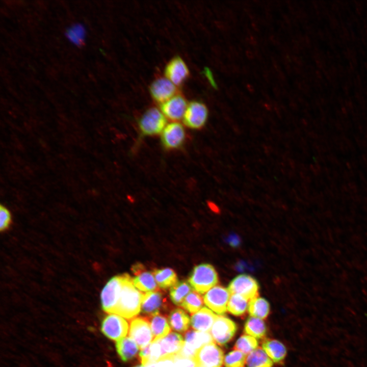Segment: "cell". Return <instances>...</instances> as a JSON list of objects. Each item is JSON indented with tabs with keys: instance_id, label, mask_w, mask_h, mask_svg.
<instances>
[{
	"instance_id": "cell-38",
	"label": "cell",
	"mask_w": 367,
	"mask_h": 367,
	"mask_svg": "<svg viewBox=\"0 0 367 367\" xmlns=\"http://www.w3.org/2000/svg\"><path fill=\"white\" fill-rule=\"evenodd\" d=\"M132 271L133 273L136 275H137L141 273L143 271L146 270L145 267L144 265H143L141 263H137L133 265L132 267Z\"/></svg>"
},
{
	"instance_id": "cell-37",
	"label": "cell",
	"mask_w": 367,
	"mask_h": 367,
	"mask_svg": "<svg viewBox=\"0 0 367 367\" xmlns=\"http://www.w3.org/2000/svg\"><path fill=\"white\" fill-rule=\"evenodd\" d=\"M173 356L163 357L158 361L146 366L147 367H175Z\"/></svg>"
},
{
	"instance_id": "cell-6",
	"label": "cell",
	"mask_w": 367,
	"mask_h": 367,
	"mask_svg": "<svg viewBox=\"0 0 367 367\" xmlns=\"http://www.w3.org/2000/svg\"><path fill=\"white\" fill-rule=\"evenodd\" d=\"M228 289L221 285H215L207 291L204 297L205 304L219 314H224L230 297Z\"/></svg>"
},
{
	"instance_id": "cell-13",
	"label": "cell",
	"mask_w": 367,
	"mask_h": 367,
	"mask_svg": "<svg viewBox=\"0 0 367 367\" xmlns=\"http://www.w3.org/2000/svg\"><path fill=\"white\" fill-rule=\"evenodd\" d=\"M258 284L251 276L242 274L235 277L230 283L228 290L231 294L242 296L248 299L257 296Z\"/></svg>"
},
{
	"instance_id": "cell-36",
	"label": "cell",
	"mask_w": 367,
	"mask_h": 367,
	"mask_svg": "<svg viewBox=\"0 0 367 367\" xmlns=\"http://www.w3.org/2000/svg\"><path fill=\"white\" fill-rule=\"evenodd\" d=\"M11 220L9 211L4 206L0 207V229L1 231L7 229L10 224Z\"/></svg>"
},
{
	"instance_id": "cell-31",
	"label": "cell",
	"mask_w": 367,
	"mask_h": 367,
	"mask_svg": "<svg viewBox=\"0 0 367 367\" xmlns=\"http://www.w3.org/2000/svg\"><path fill=\"white\" fill-rule=\"evenodd\" d=\"M249 299L240 295L231 294L227 309L235 316L243 314L249 307Z\"/></svg>"
},
{
	"instance_id": "cell-1",
	"label": "cell",
	"mask_w": 367,
	"mask_h": 367,
	"mask_svg": "<svg viewBox=\"0 0 367 367\" xmlns=\"http://www.w3.org/2000/svg\"><path fill=\"white\" fill-rule=\"evenodd\" d=\"M143 297V294L134 286L133 278L125 273L120 296L113 313L128 319L134 318L141 310Z\"/></svg>"
},
{
	"instance_id": "cell-26",
	"label": "cell",
	"mask_w": 367,
	"mask_h": 367,
	"mask_svg": "<svg viewBox=\"0 0 367 367\" xmlns=\"http://www.w3.org/2000/svg\"><path fill=\"white\" fill-rule=\"evenodd\" d=\"M193 291L189 282L185 280L178 281L170 289V299L174 304L181 305L187 296Z\"/></svg>"
},
{
	"instance_id": "cell-24",
	"label": "cell",
	"mask_w": 367,
	"mask_h": 367,
	"mask_svg": "<svg viewBox=\"0 0 367 367\" xmlns=\"http://www.w3.org/2000/svg\"><path fill=\"white\" fill-rule=\"evenodd\" d=\"M152 273L158 285L161 289L171 287L178 282L176 273L171 268L154 269Z\"/></svg>"
},
{
	"instance_id": "cell-4",
	"label": "cell",
	"mask_w": 367,
	"mask_h": 367,
	"mask_svg": "<svg viewBox=\"0 0 367 367\" xmlns=\"http://www.w3.org/2000/svg\"><path fill=\"white\" fill-rule=\"evenodd\" d=\"M167 125V120L161 110L151 108L147 110L139 121L142 135L151 136L161 134Z\"/></svg>"
},
{
	"instance_id": "cell-3",
	"label": "cell",
	"mask_w": 367,
	"mask_h": 367,
	"mask_svg": "<svg viewBox=\"0 0 367 367\" xmlns=\"http://www.w3.org/2000/svg\"><path fill=\"white\" fill-rule=\"evenodd\" d=\"M124 274L111 278L102 289L100 300L103 310L114 313L119 301L124 282Z\"/></svg>"
},
{
	"instance_id": "cell-21",
	"label": "cell",
	"mask_w": 367,
	"mask_h": 367,
	"mask_svg": "<svg viewBox=\"0 0 367 367\" xmlns=\"http://www.w3.org/2000/svg\"><path fill=\"white\" fill-rule=\"evenodd\" d=\"M116 350L121 360L124 362L134 358L139 351V346L130 337H125L116 344Z\"/></svg>"
},
{
	"instance_id": "cell-32",
	"label": "cell",
	"mask_w": 367,
	"mask_h": 367,
	"mask_svg": "<svg viewBox=\"0 0 367 367\" xmlns=\"http://www.w3.org/2000/svg\"><path fill=\"white\" fill-rule=\"evenodd\" d=\"M203 300L200 295L193 291L187 296L181 306L191 314H194L202 308Z\"/></svg>"
},
{
	"instance_id": "cell-40",
	"label": "cell",
	"mask_w": 367,
	"mask_h": 367,
	"mask_svg": "<svg viewBox=\"0 0 367 367\" xmlns=\"http://www.w3.org/2000/svg\"><path fill=\"white\" fill-rule=\"evenodd\" d=\"M208 205L209 208L214 212H218L219 209L217 205L213 202H208Z\"/></svg>"
},
{
	"instance_id": "cell-10",
	"label": "cell",
	"mask_w": 367,
	"mask_h": 367,
	"mask_svg": "<svg viewBox=\"0 0 367 367\" xmlns=\"http://www.w3.org/2000/svg\"><path fill=\"white\" fill-rule=\"evenodd\" d=\"M167 299L159 291L148 292L143 294L141 304V312L148 318L167 311L169 307Z\"/></svg>"
},
{
	"instance_id": "cell-16",
	"label": "cell",
	"mask_w": 367,
	"mask_h": 367,
	"mask_svg": "<svg viewBox=\"0 0 367 367\" xmlns=\"http://www.w3.org/2000/svg\"><path fill=\"white\" fill-rule=\"evenodd\" d=\"M165 74L166 77L178 86L188 78L189 70L186 63L181 58L175 57L167 63Z\"/></svg>"
},
{
	"instance_id": "cell-12",
	"label": "cell",
	"mask_w": 367,
	"mask_h": 367,
	"mask_svg": "<svg viewBox=\"0 0 367 367\" xmlns=\"http://www.w3.org/2000/svg\"><path fill=\"white\" fill-rule=\"evenodd\" d=\"M237 325L231 320L223 316H218L211 329L213 340L220 345L229 342L235 334Z\"/></svg>"
},
{
	"instance_id": "cell-27",
	"label": "cell",
	"mask_w": 367,
	"mask_h": 367,
	"mask_svg": "<svg viewBox=\"0 0 367 367\" xmlns=\"http://www.w3.org/2000/svg\"><path fill=\"white\" fill-rule=\"evenodd\" d=\"M246 363L248 367H272L273 362L265 351L257 348L246 357Z\"/></svg>"
},
{
	"instance_id": "cell-34",
	"label": "cell",
	"mask_w": 367,
	"mask_h": 367,
	"mask_svg": "<svg viewBox=\"0 0 367 367\" xmlns=\"http://www.w3.org/2000/svg\"><path fill=\"white\" fill-rule=\"evenodd\" d=\"M246 360V354L237 350L228 353L224 358L225 367H243Z\"/></svg>"
},
{
	"instance_id": "cell-35",
	"label": "cell",
	"mask_w": 367,
	"mask_h": 367,
	"mask_svg": "<svg viewBox=\"0 0 367 367\" xmlns=\"http://www.w3.org/2000/svg\"><path fill=\"white\" fill-rule=\"evenodd\" d=\"M175 367H197L194 358L183 356L177 353L173 356Z\"/></svg>"
},
{
	"instance_id": "cell-33",
	"label": "cell",
	"mask_w": 367,
	"mask_h": 367,
	"mask_svg": "<svg viewBox=\"0 0 367 367\" xmlns=\"http://www.w3.org/2000/svg\"><path fill=\"white\" fill-rule=\"evenodd\" d=\"M257 347L258 342L255 337L243 335L236 342L234 348L246 355L257 349Z\"/></svg>"
},
{
	"instance_id": "cell-30",
	"label": "cell",
	"mask_w": 367,
	"mask_h": 367,
	"mask_svg": "<svg viewBox=\"0 0 367 367\" xmlns=\"http://www.w3.org/2000/svg\"><path fill=\"white\" fill-rule=\"evenodd\" d=\"M86 34L85 28L79 23L73 24L65 32V36L68 40L78 47H81L84 44Z\"/></svg>"
},
{
	"instance_id": "cell-20",
	"label": "cell",
	"mask_w": 367,
	"mask_h": 367,
	"mask_svg": "<svg viewBox=\"0 0 367 367\" xmlns=\"http://www.w3.org/2000/svg\"><path fill=\"white\" fill-rule=\"evenodd\" d=\"M168 321L171 328L180 333L187 331L191 323V320L187 313L180 308H175L171 311L168 316Z\"/></svg>"
},
{
	"instance_id": "cell-5",
	"label": "cell",
	"mask_w": 367,
	"mask_h": 367,
	"mask_svg": "<svg viewBox=\"0 0 367 367\" xmlns=\"http://www.w3.org/2000/svg\"><path fill=\"white\" fill-rule=\"evenodd\" d=\"M128 324L121 316L113 313L107 315L103 319L101 330L108 338L118 341L127 334Z\"/></svg>"
},
{
	"instance_id": "cell-7",
	"label": "cell",
	"mask_w": 367,
	"mask_h": 367,
	"mask_svg": "<svg viewBox=\"0 0 367 367\" xmlns=\"http://www.w3.org/2000/svg\"><path fill=\"white\" fill-rule=\"evenodd\" d=\"M129 336L142 349L150 344L153 336L148 318H134L130 323Z\"/></svg>"
},
{
	"instance_id": "cell-23",
	"label": "cell",
	"mask_w": 367,
	"mask_h": 367,
	"mask_svg": "<svg viewBox=\"0 0 367 367\" xmlns=\"http://www.w3.org/2000/svg\"><path fill=\"white\" fill-rule=\"evenodd\" d=\"M262 348L272 360L275 362H281L286 356V348L278 340L275 339L265 340L262 344Z\"/></svg>"
},
{
	"instance_id": "cell-19",
	"label": "cell",
	"mask_w": 367,
	"mask_h": 367,
	"mask_svg": "<svg viewBox=\"0 0 367 367\" xmlns=\"http://www.w3.org/2000/svg\"><path fill=\"white\" fill-rule=\"evenodd\" d=\"M148 318H149L148 319L153 336V341L164 337L170 332V326L166 314L160 313Z\"/></svg>"
},
{
	"instance_id": "cell-42",
	"label": "cell",
	"mask_w": 367,
	"mask_h": 367,
	"mask_svg": "<svg viewBox=\"0 0 367 367\" xmlns=\"http://www.w3.org/2000/svg\"><path fill=\"white\" fill-rule=\"evenodd\" d=\"M197 367H200V366H197Z\"/></svg>"
},
{
	"instance_id": "cell-29",
	"label": "cell",
	"mask_w": 367,
	"mask_h": 367,
	"mask_svg": "<svg viewBox=\"0 0 367 367\" xmlns=\"http://www.w3.org/2000/svg\"><path fill=\"white\" fill-rule=\"evenodd\" d=\"M245 332L255 338H261L266 334L267 328L264 322L259 318H248L245 324Z\"/></svg>"
},
{
	"instance_id": "cell-28",
	"label": "cell",
	"mask_w": 367,
	"mask_h": 367,
	"mask_svg": "<svg viewBox=\"0 0 367 367\" xmlns=\"http://www.w3.org/2000/svg\"><path fill=\"white\" fill-rule=\"evenodd\" d=\"M248 309L252 317L262 319L268 316L270 305L266 299L257 296L250 300Z\"/></svg>"
},
{
	"instance_id": "cell-22",
	"label": "cell",
	"mask_w": 367,
	"mask_h": 367,
	"mask_svg": "<svg viewBox=\"0 0 367 367\" xmlns=\"http://www.w3.org/2000/svg\"><path fill=\"white\" fill-rule=\"evenodd\" d=\"M185 343L196 351L204 345L213 342V338L208 332L188 330L184 334Z\"/></svg>"
},
{
	"instance_id": "cell-8",
	"label": "cell",
	"mask_w": 367,
	"mask_h": 367,
	"mask_svg": "<svg viewBox=\"0 0 367 367\" xmlns=\"http://www.w3.org/2000/svg\"><path fill=\"white\" fill-rule=\"evenodd\" d=\"M224 358L222 350L213 342L200 348L194 357L200 367H221Z\"/></svg>"
},
{
	"instance_id": "cell-9",
	"label": "cell",
	"mask_w": 367,
	"mask_h": 367,
	"mask_svg": "<svg viewBox=\"0 0 367 367\" xmlns=\"http://www.w3.org/2000/svg\"><path fill=\"white\" fill-rule=\"evenodd\" d=\"M208 115V112L206 105L202 102L194 101L188 103L183 121L188 127L199 129L205 125Z\"/></svg>"
},
{
	"instance_id": "cell-18",
	"label": "cell",
	"mask_w": 367,
	"mask_h": 367,
	"mask_svg": "<svg viewBox=\"0 0 367 367\" xmlns=\"http://www.w3.org/2000/svg\"><path fill=\"white\" fill-rule=\"evenodd\" d=\"M158 341L161 347L162 358L173 356L178 353L185 343L182 336L179 333L174 332H170L166 336Z\"/></svg>"
},
{
	"instance_id": "cell-2",
	"label": "cell",
	"mask_w": 367,
	"mask_h": 367,
	"mask_svg": "<svg viewBox=\"0 0 367 367\" xmlns=\"http://www.w3.org/2000/svg\"><path fill=\"white\" fill-rule=\"evenodd\" d=\"M218 277L215 268L208 264L195 266L188 279L192 288L200 294L206 293L217 283Z\"/></svg>"
},
{
	"instance_id": "cell-25",
	"label": "cell",
	"mask_w": 367,
	"mask_h": 367,
	"mask_svg": "<svg viewBox=\"0 0 367 367\" xmlns=\"http://www.w3.org/2000/svg\"><path fill=\"white\" fill-rule=\"evenodd\" d=\"M134 286L143 292H151L158 290V284L153 274L145 270L133 278Z\"/></svg>"
},
{
	"instance_id": "cell-39",
	"label": "cell",
	"mask_w": 367,
	"mask_h": 367,
	"mask_svg": "<svg viewBox=\"0 0 367 367\" xmlns=\"http://www.w3.org/2000/svg\"><path fill=\"white\" fill-rule=\"evenodd\" d=\"M228 243L232 246H237L240 243L239 238L234 234H231L228 238Z\"/></svg>"
},
{
	"instance_id": "cell-17",
	"label": "cell",
	"mask_w": 367,
	"mask_h": 367,
	"mask_svg": "<svg viewBox=\"0 0 367 367\" xmlns=\"http://www.w3.org/2000/svg\"><path fill=\"white\" fill-rule=\"evenodd\" d=\"M212 311L206 307H202L191 318L192 327L198 331L208 332L212 328L217 318Z\"/></svg>"
},
{
	"instance_id": "cell-15",
	"label": "cell",
	"mask_w": 367,
	"mask_h": 367,
	"mask_svg": "<svg viewBox=\"0 0 367 367\" xmlns=\"http://www.w3.org/2000/svg\"><path fill=\"white\" fill-rule=\"evenodd\" d=\"M176 87L167 77H159L151 83L150 94L156 102L162 104L177 94Z\"/></svg>"
},
{
	"instance_id": "cell-41",
	"label": "cell",
	"mask_w": 367,
	"mask_h": 367,
	"mask_svg": "<svg viewBox=\"0 0 367 367\" xmlns=\"http://www.w3.org/2000/svg\"><path fill=\"white\" fill-rule=\"evenodd\" d=\"M134 367H147V366H145V365H143L142 364V365H136V366H134Z\"/></svg>"
},
{
	"instance_id": "cell-14",
	"label": "cell",
	"mask_w": 367,
	"mask_h": 367,
	"mask_svg": "<svg viewBox=\"0 0 367 367\" xmlns=\"http://www.w3.org/2000/svg\"><path fill=\"white\" fill-rule=\"evenodd\" d=\"M188 103L181 95L176 94L161 105V111L168 119L172 122L183 119Z\"/></svg>"
},
{
	"instance_id": "cell-11",
	"label": "cell",
	"mask_w": 367,
	"mask_h": 367,
	"mask_svg": "<svg viewBox=\"0 0 367 367\" xmlns=\"http://www.w3.org/2000/svg\"><path fill=\"white\" fill-rule=\"evenodd\" d=\"M186 140L184 126L178 122H172L166 125L161 133L163 147L168 150L179 148Z\"/></svg>"
}]
</instances>
